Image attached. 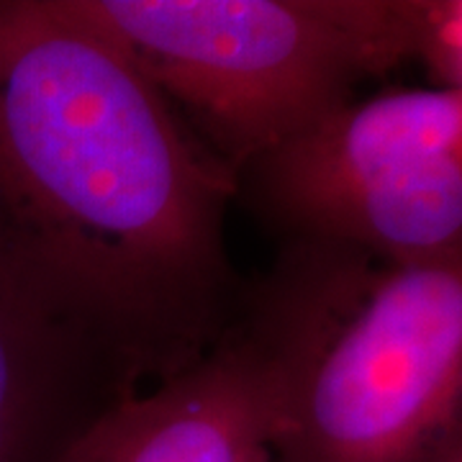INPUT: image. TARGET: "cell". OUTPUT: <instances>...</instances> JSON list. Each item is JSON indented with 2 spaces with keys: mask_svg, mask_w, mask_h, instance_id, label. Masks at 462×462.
I'll list each match as a JSON object with an SVG mask.
<instances>
[{
  "mask_svg": "<svg viewBox=\"0 0 462 462\" xmlns=\"http://www.w3.org/2000/svg\"><path fill=\"white\" fill-rule=\"evenodd\" d=\"M427 462H462V434L452 437L445 447H439Z\"/></svg>",
  "mask_w": 462,
  "mask_h": 462,
  "instance_id": "ba28073f",
  "label": "cell"
},
{
  "mask_svg": "<svg viewBox=\"0 0 462 462\" xmlns=\"http://www.w3.org/2000/svg\"><path fill=\"white\" fill-rule=\"evenodd\" d=\"M132 396L139 393L44 309L0 247V462H54Z\"/></svg>",
  "mask_w": 462,
  "mask_h": 462,
  "instance_id": "8992f818",
  "label": "cell"
},
{
  "mask_svg": "<svg viewBox=\"0 0 462 462\" xmlns=\"http://www.w3.org/2000/svg\"><path fill=\"white\" fill-rule=\"evenodd\" d=\"M231 329L273 403V462H427L462 434V263L288 242Z\"/></svg>",
  "mask_w": 462,
  "mask_h": 462,
  "instance_id": "7a4b0ae2",
  "label": "cell"
},
{
  "mask_svg": "<svg viewBox=\"0 0 462 462\" xmlns=\"http://www.w3.org/2000/svg\"><path fill=\"white\" fill-rule=\"evenodd\" d=\"M106 36L231 178L411 62L416 0H60Z\"/></svg>",
  "mask_w": 462,
  "mask_h": 462,
  "instance_id": "3957f363",
  "label": "cell"
},
{
  "mask_svg": "<svg viewBox=\"0 0 462 462\" xmlns=\"http://www.w3.org/2000/svg\"><path fill=\"white\" fill-rule=\"evenodd\" d=\"M270 437L267 378L229 329L188 373L100 413L54 462H270Z\"/></svg>",
  "mask_w": 462,
  "mask_h": 462,
  "instance_id": "5b68a950",
  "label": "cell"
},
{
  "mask_svg": "<svg viewBox=\"0 0 462 462\" xmlns=\"http://www.w3.org/2000/svg\"><path fill=\"white\" fill-rule=\"evenodd\" d=\"M236 185L60 0H0V247L132 391L206 360L239 314Z\"/></svg>",
  "mask_w": 462,
  "mask_h": 462,
  "instance_id": "6da1fadb",
  "label": "cell"
},
{
  "mask_svg": "<svg viewBox=\"0 0 462 462\" xmlns=\"http://www.w3.org/2000/svg\"><path fill=\"white\" fill-rule=\"evenodd\" d=\"M411 62L424 67L430 88L462 93L460 0H416Z\"/></svg>",
  "mask_w": 462,
  "mask_h": 462,
  "instance_id": "52a82bcc",
  "label": "cell"
},
{
  "mask_svg": "<svg viewBox=\"0 0 462 462\" xmlns=\"http://www.w3.org/2000/svg\"><path fill=\"white\" fill-rule=\"evenodd\" d=\"M234 185L281 245L462 263V93L391 85L346 100L247 162Z\"/></svg>",
  "mask_w": 462,
  "mask_h": 462,
  "instance_id": "277c9868",
  "label": "cell"
},
{
  "mask_svg": "<svg viewBox=\"0 0 462 462\" xmlns=\"http://www.w3.org/2000/svg\"><path fill=\"white\" fill-rule=\"evenodd\" d=\"M270 462H273V460H270Z\"/></svg>",
  "mask_w": 462,
  "mask_h": 462,
  "instance_id": "9c48e42d",
  "label": "cell"
}]
</instances>
